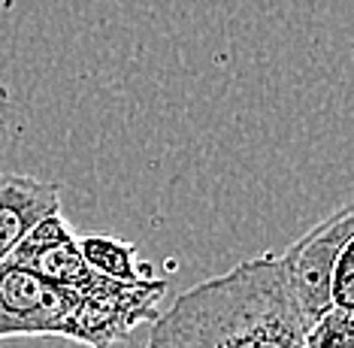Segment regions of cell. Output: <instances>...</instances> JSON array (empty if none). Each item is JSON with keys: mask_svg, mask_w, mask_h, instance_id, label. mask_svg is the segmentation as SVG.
<instances>
[{"mask_svg": "<svg viewBox=\"0 0 354 348\" xmlns=\"http://www.w3.org/2000/svg\"><path fill=\"white\" fill-rule=\"evenodd\" d=\"M272 252L188 288L149 324L146 348H306Z\"/></svg>", "mask_w": 354, "mask_h": 348, "instance_id": "cell-1", "label": "cell"}, {"mask_svg": "<svg viewBox=\"0 0 354 348\" xmlns=\"http://www.w3.org/2000/svg\"><path fill=\"white\" fill-rule=\"evenodd\" d=\"M348 242H354V209L339 206L276 255L279 276L306 327L330 309V276Z\"/></svg>", "mask_w": 354, "mask_h": 348, "instance_id": "cell-2", "label": "cell"}, {"mask_svg": "<svg viewBox=\"0 0 354 348\" xmlns=\"http://www.w3.org/2000/svg\"><path fill=\"white\" fill-rule=\"evenodd\" d=\"M167 294L164 279L115 282L94 276L82 288V300L73 315L70 339L88 348H112L140 324H151L160 315V300Z\"/></svg>", "mask_w": 354, "mask_h": 348, "instance_id": "cell-3", "label": "cell"}, {"mask_svg": "<svg viewBox=\"0 0 354 348\" xmlns=\"http://www.w3.org/2000/svg\"><path fill=\"white\" fill-rule=\"evenodd\" d=\"M94 282V279H91ZM88 282V285H91ZM82 288H61L25 266L0 264V339L64 336L70 339Z\"/></svg>", "mask_w": 354, "mask_h": 348, "instance_id": "cell-4", "label": "cell"}, {"mask_svg": "<svg viewBox=\"0 0 354 348\" xmlns=\"http://www.w3.org/2000/svg\"><path fill=\"white\" fill-rule=\"evenodd\" d=\"M61 212V185L25 173H0V264L43 218Z\"/></svg>", "mask_w": 354, "mask_h": 348, "instance_id": "cell-5", "label": "cell"}, {"mask_svg": "<svg viewBox=\"0 0 354 348\" xmlns=\"http://www.w3.org/2000/svg\"><path fill=\"white\" fill-rule=\"evenodd\" d=\"M79 252L82 261L88 264V270H94L97 276L115 279V282H142V279H155L149 264H136V246L115 237H82L79 239Z\"/></svg>", "mask_w": 354, "mask_h": 348, "instance_id": "cell-6", "label": "cell"}, {"mask_svg": "<svg viewBox=\"0 0 354 348\" xmlns=\"http://www.w3.org/2000/svg\"><path fill=\"white\" fill-rule=\"evenodd\" d=\"M306 348H354V318L348 309L330 306L324 315H318L303 333Z\"/></svg>", "mask_w": 354, "mask_h": 348, "instance_id": "cell-7", "label": "cell"}, {"mask_svg": "<svg viewBox=\"0 0 354 348\" xmlns=\"http://www.w3.org/2000/svg\"><path fill=\"white\" fill-rule=\"evenodd\" d=\"M330 306L348 312L354 309V242H348L336 257L333 276H330Z\"/></svg>", "mask_w": 354, "mask_h": 348, "instance_id": "cell-8", "label": "cell"}, {"mask_svg": "<svg viewBox=\"0 0 354 348\" xmlns=\"http://www.w3.org/2000/svg\"><path fill=\"white\" fill-rule=\"evenodd\" d=\"M12 136V94L0 85V155L6 152Z\"/></svg>", "mask_w": 354, "mask_h": 348, "instance_id": "cell-9", "label": "cell"}]
</instances>
